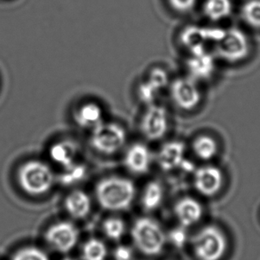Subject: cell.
I'll return each mask as SVG.
<instances>
[{
	"label": "cell",
	"mask_w": 260,
	"mask_h": 260,
	"mask_svg": "<svg viewBox=\"0 0 260 260\" xmlns=\"http://www.w3.org/2000/svg\"><path fill=\"white\" fill-rule=\"evenodd\" d=\"M102 230L109 239L118 241L125 233V224L118 218H109L103 222Z\"/></svg>",
	"instance_id": "24"
},
{
	"label": "cell",
	"mask_w": 260,
	"mask_h": 260,
	"mask_svg": "<svg viewBox=\"0 0 260 260\" xmlns=\"http://www.w3.org/2000/svg\"><path fill=\"white\" fill-rule=\"evenodd\" d=\"M141 132L148 141H157L166 136L169 126L166 109L162 106H148L141 120Z\"/></svg>",
	"instance_id": "8"
},
{
	"label": "cell",
	"mask_w": 260,
	"mask_h": 260,
	"mask_svg": "<svg viewBox=\"0 0 260 260\" xmlns=\"http://www.w3.org/2000/svg\"><path fill=\"white\" fill-rule=\"evenodd\" d=\"M86 174V168L77 162L73 166L63 169V173L60 175V181L64 185H72L81 181Z\"/></svg>",
	"instance_id": "25"
},
{
	"label": "cell",
	"mask_w": 260,
	"mask_h": 260,
	"mask_svg": "<svg viewBox=\"0 0 260 260\" xmlns=\"http://www.w3.org/2000/svg\"><path fill=\"white\" fill-rule=\"evenodd\" d=\"M114 257L116 260H132L133 251L129 247L121 245L114 251Z\"/></svg>",
	"instance_id": "30"
},
{
	"label": "cell",
	"mask_w": 260,
	"mask_h": 260,
	"mask_svg": "<svg viewBox=\"0 0 260 260\" xmlns=\"http://www.w3.org/2000/svg\"><path fill=\"white\" fill-rule=\"evenodd\" d=\"M56 180L51 166L41 160H29L18 169L17 181L21 190L31 197L49 193Z\"/></svg>",
	"instance_id": "2"
},
{
	"label": "cell",
	"mask_w": 260,
	"mask_h": 260,
	"mask_svg": "<svg viewBox=\"0 0 260 260\" xmlns=\"http://www.w3.org/2000/svg\"><path fill=\"white\" fill-rule=\"evenodd\" d=\"M64 207L72 218L81 219L87 217L91 210V200L82 190H73L64 200Z\"/></svg>",
	"instance_id": "16"
},
{
	"label": "cell",
	"mask_w": 260,
	"mask_h": 260,
	"mask_svg": "<svg viewBox=\"0 0 260 260\" xmlns=\"http://www.w3.org/2000/svg\"><path fill=\"white\" fill-rule=\"evenodd\" d=\"M94 193L99 205L106 211H123L134 203L136 186L131 179L110 176L96 184Z\"/></svg>",
	"instance_id": "1"
},
{
	"label": "cell",
	"mask_w": 260,
	"mask_h": 260,
	"mask_svg": "<svg viewBox=\"0 0 260 260\" xmlns=\"http://www.w3.org/2000/svg\"><path fill=\"white\" fill-rule=\"evenodd\" d=\"M204 208L200 202L193 197H185L177 201L174 214L181 226L189 228L196 225L203 218Z\"/></svg>",
	"instance_id": "13"
},
{
	"label": "cell",
	"mask_w": 260,
	"mask_h": 260,
	"mask_svg": "<svg viewBox=\"0 0 260 260\" xmlns=\"http://www.w3.org/2000/svg\"><path fill=\"white\" fill-rule=\"evenodd\" d=\"M108 249L101 240L91 238L88 240L82 249L83 260H105Z\"/></svg>",
	"instance_id": "22"
},
{
	"label": "cell",
	"mask_w": 260,
	"mask_h": 260,
	"mask_svg": "<svg viewBox=\"0 0 260 260\" xmlns=\"http://www.w3.org/2000/svg\"><path fill=\"white\" fill-rule=\"evenodd\" d=\"M62 260H74L72 259V258H71V257H66V258H64V259Z\"/></svg>",
	"instance_id": "31"
},
{
	"label": "cell",
	"mask_w": 260,
	"mask_h": 260,
	"mask_svg": "<svg viewBox=\"0 0 260 260\" xmlns=\"http://www.w3.org/2000/svg\"><path fill=\"white\" fill-rule=\"evenodd\" d=\"M170 95L173 103L184 111H191L201 103L202 94L193 78H179L171 84Z\"/></svg>",
	"instance_id": "7"
},
{
	"label": "cell",
	"mask_w": 260,
	"mask_h": 260,
	"mask_svg": "<svg viewBox=\"0 0 260 260\" xmlns=\"http://www.w3.org/2000/svg\"><path fill=\"white\" fill-rule=\"evenodd\" d=\"M242 17L249 26L260 29V0H250L244 4Z\"/></svg>",
	"instance_id": "23"
},
{
	"label": "cell",
	"mask_w": 260,
	"mask_h": 260,
	"mask_svg": "<svg viewBox=\"0 0 260 260\" xmlns=\"http://www.w3.org/2000/svg\"><path fill=\"white\" fill-rule=\"evenodd\" d=\"M46 240L58 252L68 253L77 245L79 232L77 226L71 222H57L47 229Z\"/></svg>",
	"instance_id": "9"
},
{
	"label": "cell",
	"mask_w": 260,
	"mask_h": 260,
	"mask_svg": "<svg viewBox=\"0 0 260 260\" xmlns=\"http://www.w3.org/2000/svg\"><path fill=\"white\" fill-rule=\"evenodd\" d=\"M197 0H169L171 7L179 13H186L192 10Z\"/></svg>",
	"instance_id": "29"
},
{
	"label": "cell",
	"mask_w": 260,
	"mask_h": 260,
	"mask_svg": "<svg viewBox=\"0 0 260 260\" xmlns=\"http://www.w3.org/2000/svg\"><path fill=\"white\" fill-rule=\"evenodd\" d=\"M181 43L190 53H197L205 49L206 43H209L208 28L190 27L184 29L181 34Z\"/></svg>",
	"instance_id": "18"
},
{
	"label": "cell",
	"mask_w": 260,
	"mask_h": 260,
	"mask_svg": "<svg viewBox=\"0 0 260 260\" xmlns=\"http://www.w3.org/2000/svg\"><path fill=\"white\" fill-rule=\"evenodd\" d=\"M187 238H188V235L186 232V228L181 225L173 229L169 234L170 242L172 243L173 246L177 247L179 249L186 245Z\"/></svg>",
	"instance_id": "28"
},
{
	"label": "cell",
	"mask_w": 260,
	"mask_h": 260,
	"mask_svg": "<svg viewBox=\"0 0 260 260\" xmlns=\"http://www.w3.org/2000/svg\"><path fill=\"white\" fill-rule=\"evenodd\" d=\"M193 187L197 193L205 197L217 196L221 190L224 176L221 170L214 166H204L193 173Z\"/></svg>",
	"instance_id": "10"
},
{
	"label": "cell",
	"mask_w": 260,
	"mask_h": 260,
	"mask_svg": "<svg viewBox=\"0 0 260 260\" xmlns=\"http://www.w3.org/2000/svg\"><path fill=\"white\" fill-rule=\"evenodd\" d=\"M192 245L198 260H220L228 243L220 229L215 225H207L193 236Z\"/></svg>",
	"instance_id": "5"
},
{
	"label": "cell",
	"mask_w": 260,
	"mask_h": 260,
	"mask_svg": "<svg viewBox=\"0 0 260 260\" xmlns=\"http://www.w3.org/2000/svg\"><path fill=\"white\" fill-rule=\"evenodd\" d=\"M12 260H50L48 256L43 250L38 248L29 247L19 250Z\"/></svg>",
	"instance_id": "27"
},
{
	"label": "cell",
	"mask_w": 260,
	"mask_h": 260,
	"mask_svg": "<svg viewBox=\"0 0 260 260\" xmlns=\"http://www.w3.org/2000/svg\"><path fill=\"white\" fill-rule=\"evenodd\" d=\"M249 51V40L239 28L225 30L224 37L216 44V53L218 57L229 62L243 60L246 58Z\"/></svg>",
	"instance_id": "6"
},
{
	"label": "cell",
	"mask_w": 260,
	"mask_h": 260,
	"mask_svg": "<svg viewBox=\"0 0 260 260\" xmlns=\"http://www.w3.org/2000/svg\"><path fill=\"white\" fill-rule=\"evenodd\" d=\"M146 81L148 82L155 91H159L166 87L169 81V78H168L167 72L165 70H162L161 68H154L149 72Z\"/></svg>",
	"instance_id": "26"
},
{
	"label": "cell",
	"mask_w": 260,
	"mask_h": 260,
	"mask_svg": "<svg viewBox=\"0 0 260 260\" xmlns=\"http://www.w3.org/2000/svg\"><path fill=\"white\" fill-rule=\"evenodd\" d=\"M73 118L80 128L91 131L103 122V109L95 102H85L76 109Z\"/></svg>",
	"instance_id": "15"
},
{
	"label": "cell",
	"mask_w": 260,
	"mask_h": 260,
	"mask_svg": "<svg viewBox=\"0 0 260 260\" xmlns=\"http://www.w3.org/2000/svg\"><path fill=\"white\" fill-rule=\"evenodd\" d=\"M186 146L181 141H169L162 145L157 155V164L165 172H172L184 165Z\"/></svg>",
	"instance_id": "12"
},
{
	"label": "cell",
	"mask_w": 260,
	"mask_h": 260,
	"mask_svg": "<svg viewBox=\"0 0 260 260\" xmlns=\"http://www.w3.org/2000/svg\"><path fill=\"white\" fill-rule=\"evenodd\" d=\"M127 141L126 131L121 124L102 122L91 132L90 144L102 155H112L120 151Z\"/></svg>",
	"instance_id": "4"
},
{
	"label": "cell",
	"mask_w": 260,
	"mask_h": 260,
	"mask_svg": "<svg viewBox=\"0 0 260 260\" xmlns=\"http://www.w3.org/2000/svg\"><path fill=\"white\" fill-rule=\"evenodd\" d=\"M192 150L197 158L210 161L218 154V143L209 135H199L192 142Z\"/></svg>",
	"instance_id": "20"
},
{
	"label": "cell",
	"mask_w": 260,
	"mask_h": 260,
	"mask_svg": "<svg viewBox=\"0 0 260 260\" xmlns=\"http://www.w3.org/2000/svg\"><path fill=\"white\" fill-rule=\"evenodd\" d=\"M78 146L71 141H60L53 143L49 149L51 160L61 168H68L76 164Z\"/></svg>",
	"instance_id": "17"
},
{
	"label": "cell",
	"mask_w": 260,
	"mask_h": 260,
	"mask_svg": "<svg viewBox=\"0 0 260 260\" xmlns=\"http://www.w3.org/2000/svg\"><path fill=\"white\" fill-rule=\"evenodd\" d=\"M165 197V191L162 185L158 181L148 182L141 194V205L148 211H155L158 209Z\"/></svg>",
	"instance_id": "19"
},
{
	"label": "cell",
	"mask_w": 260,
	"mask_h": 260,
	"mask_svg": "<svg viewBox=\"0 0 260 260\" xmlns=\"http://www.w3.org/2000/svg\"><path fill=\"white\" fill-rule=\"evenodd\" d=\"M204 12L211 21L223 20L232 13L231 0H205Z\"/></svg>",
	"instance_id": "21"
},
{
	"label": "cell",
	"mask_w": 260,
	"mask_h": 260,
	"mask_svg": "<svg viewBox=\"0 0 260 260\" xmlns=\"http://www.w3.org/2000/svg\"><path fill=\"white\" fill-rule=\"evenodd\" d=\"M132 237L139 250L147 256L158 255L166 245L164 229L152 218H138L132 228Z\"/></svg>",
	"instance_id": "3"
},
{
	"label": "cell",
	"mask_w": 260,
	"mask_h": 260,
	"mask_svg": "<svg viewBox=\"0 0 260 260\" xmlns=\"http://www.w3.org/2000/svg\"><path fill=\"white\" fill-rule=\"evenodd\" d=\"M123 162L130 173L135 175H143L150 169L151 152L146 145L134 143L125 152Z\"/></svg>",
	"instance_id": "11"
},
{
	"label": "cell",
	"mask_w": 260,
	"mask_h": 260,
	"mask_svg": "<svg viewBox=\"0 0 260 260\" xmlns=\"http://www.w3.org/2000/svg\"><path fill=\"white\" fill-rule=\"evenodd\" d=\"M186 69L189 78H193L194 81L206 80L214 73V57L206 50L191 53L186 61Z\"/></svg>",
	"instance_id": "14"
}]
</instances>
